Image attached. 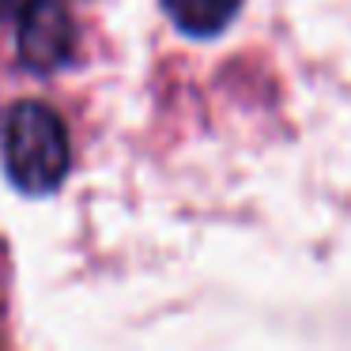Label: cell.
Instances as JSON below:
<instances>
[{
    "label": "cell",
    "mask_w": 351,
    "mask_h": 351,
    "mask_svg": "<svg viewBox=\"0 0 351 351\" xmlns=\"http://www.w3.org/2000/svg\"><path fill=\"white\" fill-rule=\"evenodd\" d=\"M19 61L34 72H57L72 61L76 27L61 0H31L19 12Z\"/></svg>",
    "instance_id": "2"
},
{
    "label": "cell",
    "mask_w": 351,
    "mask_h": 351,
    "mask_svg": "<svg viewBox=\"0 0 351 351\" xmlns=\"http://www.w3.org/2000/svg\"><path fill=\"white\" fill-rule=\"evenodd\" d=\"M162 8L174 19L178 31L193 34V38H212L230 27L242 0H162Z\"/></svg>",
    "instance_id": "3"
},
{
    "label": "cell",
    "mask_w": 351,
    "mask_h": 351,
    "mask_svg": "<svg viewBox=\"0 0 351 351\" xmlns=\"http://www.w3.org/2000/svg\"><path fill=\"white\" fill-rule=\"evenodd\" d=\"M4 167L31 197L53 193L69 174V136L57 114L42 102H19L4 121Z\"/></svg>",
    "instance_id": "1"
},
{
    "label": "cell",
    "mask_w": 351,
    "mask_h": 351,
    "mask_svg": "<svg viewBox=\"0 0 351 351\" xmlns=\"http://www.w3.org/2000/svg\"><path fill=\"white\" fill-rule=\"evenodd\" d=\"M31 0H0V19H16Z\"/></svg>",
    "instance_id": "4"
}]
</instances>
